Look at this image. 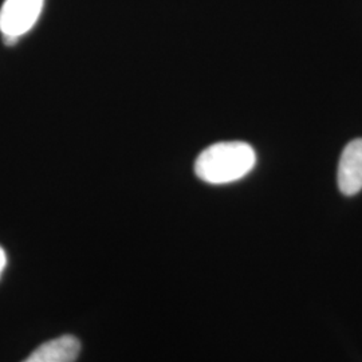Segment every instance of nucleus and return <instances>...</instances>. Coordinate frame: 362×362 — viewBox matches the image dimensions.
<instances>
[{"label": "nucleus", "mask_w": 362, "mask_h": 362, "mask_svg": "<svg viewBox=\"0 0 362 362\" xmlns=\"http://www.w3.org/2000/svg\"><path fill=\"white\" fill-rule=\"evenodd\" d=\"M337 181L345 196H354L362 191V139H356L345 146L338 164Z\"/></svg>", "instance_id": "7ed1b4c3"}, {"label": "nucleus", "mask_w": 362, "mask_h": 362, "mask_svg": "<svg viewBox=\"0 0 362 362\" xmlns=\"http://www.w3.org/2000/svg\"><path fill=\"white\" fill-rule=\"evenodd\" d=\"M79 350L81 344L76 337H59L40 345L23 362H74Z\"/></svg>", "instance_id": "20e7f679"}, {"label": "nucleus", "mask_w": 362, "mask_h": 362, "mask_svg": "<svg viewBox=\"0 0 362 362\" xmlns=\"http://www.w3.org/2000/svg\"><path fill=\"white\" fill-rule=\"evenodd\" d=\"M257 164V153L242 141L218 143L204 149L194 163V173L208 184H230L247 176Z\"/></svg>", "instance_id": "f257e3e1"}, {"label": "nucleus", "mask_w": 362, "mask_h": 362, "mask_svg": "<svg viewBox=\"0 0 362 362\" xmlns=\"http://www.w3.org/2000/svg\"><path fill=\"white\" fill-rule=\"evenodd\" d=\"M45 0H4L0 10V31L7 42L28 33L39 19Z\"/></svg>", "instance_id": "f03ea898"}, {"label": "nucleus", "mask_w": 362, "mask_h": 362, "mask_svg": "<svg viewBox=\"0 0 362 362\" xmlns=\"http://www.w3.org/2000/svg\"><path fill=\"white\" fill-rule=\"evenodd\" d=\"M6 263H7L6 252H4V250L0 247V275H1V272H3L4 267H6Z\"/></svg>", "instance_id": "39448f33"}]
</instances>
